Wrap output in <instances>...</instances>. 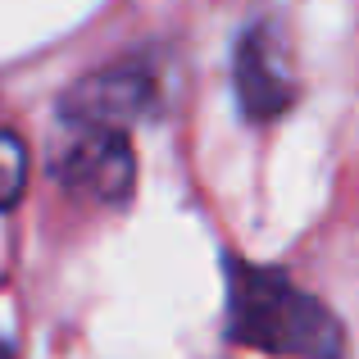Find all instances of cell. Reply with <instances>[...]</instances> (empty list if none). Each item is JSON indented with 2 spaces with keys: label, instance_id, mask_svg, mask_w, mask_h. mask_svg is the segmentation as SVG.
<instances>
[{
  "label": "cell",
  "instance_id": "cell-3",
  "mask_svg": "<svg viewBox=\"0 0 359 359\" xmlns=\"http://www.w3.org/2000/svg\"><path fill=\"white\" fill-rule=\"evenodd\" d=\"M159 82L146 60H118L105 69L78 78L60 100V123L64 128H123L146 118L155 109Z\"/></svg>",
  "mask_w": 359,
  "mask_h": 359
},
{
  "label": "cell",
  "instance_id": "cell-2",
  "mask_svg": "<svg viewBox=\"0 0 359 359\" xmlns=\"http://www.w3.org/2000/svg\"><path fill=\"white\" fill-rule=\"evenodd\" d=\"M55 177L87 205H128L137 187V155L123 128H73V141L55 159Z\"/></svg>",
  "mask_w": 359,
  "mask_h": 359
},
{
  "label": "cell",
  "instance_id": "cell-6",
  "mask_svg": "<svg viewBox=\"0 0 359 359\" xmlns=\"http://www.w3.org/2000/svg\"><path fill=\"white\" fill-rule=\"evenodd\" d=\"M0 359H5V351H0Z\"/></svg>",
  "mask_w": 359,
  "mask_h": 359
},
{
  "label": "cell",
  "instance_id": "cell-5",
  "mask_svg": "<svg viewBox=\"0 0 359 359\" xmlns=\"http://www.w3.org/2000/svg\"><path fill=\"white\" fill-rule=\"evenodd\" d=\"M27 191V141L14 128H0V214H9Z\"/></svg>",
  "mask_w": 359,
  "mask_h": 359
},
{
  "label": "cell",
  "instance_id": "cell-1",
  "mask_svg": "<svg viewBox=\"0 0 359 359\" xmlns=\"http://www.w3.org/2000/svg\"><path fill=\"white\" fill-rule=\"evenodd\" d=\"M228 278V332L232 346L273 359H346V327L314 291H305L287 269L223 259Z\"/></svg>",
  "mask_w": 359,
  "mask_h": 359
},
{
  "label": "cell",
  "instance_id": "cell-4",
  "mask_svg": "<svg viewBox=\"0 0 359 359\" xmlns=\"http://www.w3.org/2000/svg\"><path fill=\"white\" fill-rule=\"evenodd\" d=\"M232 91L245 123H273L296 105V78L287 69L278 27L250 23L232 50Z\"/></svg>",
  "mask_w": 359,
  "mask_h": 359
}]
</instances>
